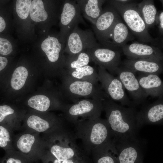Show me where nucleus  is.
Listing matches in <instances>:
<instances>
[{
  "label": "nucleus",
  "instance_id": "nucleus-33",
  "mask_svg": "<svg viewBox=\"0 0 163 163\" xmlns=\"http://www.w3.org/2000/svg\"><path fill=\"white\" fill-rule=\"evenodd\" d=\"M14 112V110L8 105L0 106V123L6 116L13 113Z\"/></svg>",
  "mask_w": 163,
  "mask_h": 163
},
{
  "label": "nucleus",
  "instance_id": "nucleus-9",
  "mask_svg": "<svg viewBox=\"0 0 163 163\" xmlns=\"http://www.w3.org/2000/svg\"><path fill=\"white\" fill-rule=\"evenodd\" d=\"M91 61L105 69L109 73L114 74L115 69L121 61V54L117 50L101 47L86 50Z\"/></svg>",
  "mask_w": 163,
  "mask_h": 163
},
{
  "label": "nucleus",
  "instance_id": "nucleus-24",
  "mask_svg": "<svg viewBox=\"0 0 163 163\" xmlns=\"http://www.w3.org/2000/svg\"><path fill=\"white\" fill-rule=\"evenodd\" d=\"M104 147V149L100 151L97 163H119L113 139L110 141Z\"/></svg>",
  "mask_w": 163,
  "mask_h": 163
},
{
  "label": "nucleus",
  "instance_id": "nucleus-13",
  "mask_svg": "<svg viewBox=\"0 0 163 163\" xmlns=\"http://www.w3.org/2000/svg\"><path fill=\"white\" fill-rule=\"evenodd\" d=\"M137 127L139 130L145 124H162L163 121L162 98L143 107L137 112Z\"/></svg>",
  "mask_w": 163,
  "mask_h": 163
},
{
  "label": "nucleus",
  "instance_id": "nucleus-15",
  "mask_svg": "<svg viewBox=\"0 0 163 163\" xmlns=\"http://www.w3.org/2000/svg\"><path fill=\"white\" fill-rule=\"evenodd\" d=\"M137 79L140 87L148 96L162 98L163 82L158 75L142 73Z\"/></svg>",
  "mask_w": 163,
  "mask_h": 163
},
{
  "label": "nucleus",
  "instance_id": "nucleus-11",
  "mask_svg": "<svg viewBox=\"0 0 163 163\" xmlns=\"http://www.w3.org/2000/svg\"><path fill=\"white\" fill-rule=\"evenodd\" d=\"M129 59H145L162 61L163 54L158 47L135 42L122 47Z\"/></svg>",
  "mask_w": 163,
  "mask_h": 163
},
{
  "label": "nucleus",
  "instance_id": "nucleus-22",
  "mask_svg": "<svg viewBox=\"0 0 163 163\" xmlns=\"http://www.w3.org/2000/svg\"><path fill=\"white\" fill-rule=\"evenodd\" d=\"M89 54L86 51L66 57V72L72 70L88 65L91 61Z\"/></svg>",
  "mask_w": 163,
  "mask_h": 163
},
{
  "label": "nucleus",
  "instance_id": "nucleus-21",
  "mask_svg": "<svg viewBox=\"0 0 163 163\" xmlns=\"http://www.w3.org/2000/svg\"><path fill=\"white\" fill-rule=\"evenodd\" d=\"M65 74L75 79L89 81L96 84H97L98 81L97 72L96 69L88 65L66 72Z\"/></svg>",
  "mask_w": 163,
  "mask_h": 163
},
{
  "label": "nucleus",
  "instance_id": "nucleus-34",
  "mask_svg": "<svg viewBox=\"0 0 163 163\" xmlns=\"http://www.w3.org/2000/svg\"><path fill=\"white\" fill-rule=\"evenodd\" d=\"M155 24L157 26L160 33L161 34L163 33V11H161L157 12L156 15Z\"/></svg>",
  "mask_w": 163,
  "mask_h": 163
},
{
  "label": "nucleus",
  "instance_id": "nucleus-40",
  "mask_svg": "<svg viewBox=\"0 0 163 163\" xmlns=\"http://www.w3.org/2000/svg\"><path fill=\"white\" fill-rule=\"evenodd\" d=\"M54 163H62V162L59 161L57 159L55 160Z\"/></svg>",
  "mask_w": 163,
  "mask_h": 163
},
{
  "label": "nucleus",
  "instance_id": "nucleus-5",
  "mask_svg": "<svg viewBox=\"0 0 163 163\" xmlns=\"http://www.w3.org/2000/svg\"><path fill=\"white\" fill-rule=\"evenodd\" d=\"M59 24V36L61 40L65 44L67 36L76 26L79 24L86 25L82 18L80 7L76 0L62 1Z\"/></svg>",
  "mask_w": 163,
  "mask_h": 163
},
{
  "label": "nucleus",
  "instance_id": "nucleus-12",
  "mask_svg": "<svg viewBox=\"0 0 163 163\" xmlns=\"http://www.w3.org/2000/svg\"><path fill=\"white\" fill-rule=\"evenodd\" d=\"M65 45L59 36L57 37L50 35L44 40L41 45V49L49 62L57 63L65 70L66 56L63 50Z\"/></svg>",
  "mask_w": 163,
  "mask_h": 163
},
{
  "label": "nucleus",
  "instance_id": "nucleus-10",
  "mask_svg": "<svg viewBox=\"0 0 163 163\" xmlns=\"http://www.w3.org/2000/svg\"><path fill=\"white\" fill-rule=\"evenodd\" d=\"M135 73L124 67H118L114 72V74L117 75L125 88L130 94L134 103L139 104L142 103L148 95L140 87Z\"/></svg>",
  "mask_w": 163,
  "mask_h": 163
},
{
  "label": "nucleus",
  "instance_id": "nucleus-8",
  "mask_svg": "<svg viewBox=\"0 0 163 163\" xmlns=\"http://www.w3.org/2000/svg\"><path fill=\"white\" fill-rule=\"evenodd\" d=\"M120 18L116 10L110 5L103 9L102 13L94 25L96 38L106 47L108 34L115 23Z\"/></svg>",
  "mask_w": 163,
  "mask_h": 163
},
{
  "label": "nucleus",
  "instance_id": "nucleus-27",
  "mask_svg": "<svg viewBox=\"0 0 163 163\" xmlns=\"http://www.w3.org/2000/svg\"><path fill=\"white\" fill-rule=\"evenodd\" d=\"M27 124L30 128L39 132H44L50 127L48 121L35 115H31L28 118Z\"/></svg>",
  "mask_w": 163,
  "mask_h": 163
},
{
  "label": "nucleus",
  "instance_id": "nucleus-38",
  "mask_svg": "<svg viewBox=\"0 0 163 163\" xmlns=\"http://www.w3.org/2000/svg\"><path fill=\"white\" fill-rule=\"evenodd\" d=\"M62 163H75L73 161L70 159H67L62 161Z\"/></svg>",
  "mask_w": 163,
  "mask_h": 163
},
{
  "label": "nucleus",
  "instance_id": "nucleus-19",
  "mask_svg": "<svg viewBox=\"0 0 163 163\" xmlns=\"http://www.w3.org/2000/svg\"><path fill=\"white\" fill-rule=\"evenodd\" d=\"M93 125L90 136V140L94 145H99L107 140L110 134H112L107 121L106 122L98 120Z\"/></svg>",
  "mask_w": 163,
  "mask_h": 163
},
{
  "label": "nucleus",
  "instance_id": "nucleus-37",
  "mask_svg": "<svg viewBox=\"0 0 163 163\" xmlns=\"http://www.w3.org/2000/svg\"><path fill=\"white\" fill-rule=\"evenodd\" d=\"M6 163H22L21 161L18 159L10 158L7 161Z\"/></svg>",
  "mask_w": 163,
  "mask_h": 163
},
{
  "label": "nucleus",
  "instance_id": "nucleus-6",
  "mask_svg": "<svg viewBox=\"0 0 163 163\" xmlns=\"http://www.w3.org/2000/svg\"><path fill=\"white\" fill-rule=\"evenodd\" d=\"M97 74L98 81L108 97L113 101L120 102L122 106L132 107L133 104L128 98L125 88L117 77H114L105 69L99 66Z\"/></svg>",
  "mask_w": 163,
  "mask_h": 163
},
{
  "label": "nucleus",
  "instance_id": "nucleus-7",
  "mask_svg": "<svg viewBox=\"0 0 163 163\" xmlns=\"http://www.w3.org/2000/svg\"><path fill=\"white\" fill-rule=\"evenodd\" d=\"M119 163H143V146L136 138L113 139Z\"/></svg>",
  "mask_w": 163,
  "mask_h": 163
},
{
  "label": "nucleus",
  "instance_id": "nucleus-35",
  "mask_svg": "<svg viewBox=\"0 0 163 163\" xmlns=\"http://www.w3.org/2000/svg\"><path fill=\"white\" fill-rule=\"evenodd\" d=\"M8 62V59L6 57L0 56V71L6 66Z\"/></svg>",
  "mask_w": 163,
  "mask_h": 163
},
{
  "label": "nucleus",
  "instance_id": "nucleus-26",
  "mask_svg": "<svg viewBox=\"0 0 163 163\" xmlns=\"http://www.w3.org/2000/svg\"><path fill=\"white\" fill-rule=\"evenodd\" d=\"M28 104L31 107L37 110L44 112L47 110L50 105L49 98L44 95L34 96L29 99Z\"/></svg>",
  "mask_w": 163,
  "mask_h": 163
},
{
  "label": "nucleus",
  "instance_id": "nucleus-3",
  "mask_svg": "<svg viewBox=\"0 0 163 163\" xmlns=\"http://www.w3.org/2000/svg\"><path fill=\"white\" fill-rule=\"evenodd\" d=\"M62 77L64 99L74 101L81 98L104 100L108 97L97 84L89 81L76 79L66 74Z\"/></svg>",
  "mask_w": 163,
  "mask_h": 163
},
{
  "label": "nucleus",
  "instance_id": "nucleus-30",
  "mask_svg": "<svg viewBox=\"0 0 163 163\" xmlns=\"http://www.w3.org/2000/svg\"><path fill=\"white\" fill-rule=\"evenodd\" d=\"M32 1L31 0H17L16 3V11L18 16L25 19L28 16Z\"/></svg>",
  "mask_w": 163,
  "mask_h": 163
},
{
  "label": "nucleus",
  "instance_id": "nucleus-18",
  "mask_svg": "<svg viewBox=\"0 0 163 163\" xmlns=\"http://www.w3.org/2000/svg\"><path fill=\"white\" fill-rule=\"evenodd\" d=\"M105 0H76L83 16L94 25L101 14L102 5Z\"/></svg>",
  "mask_w": 163,
  "mask_h": 163
},
{
  "label": "nucleus",
  "instance_id": "nucleus-25",
  "mask_svg": "<svg viewBox=\"0 0 163 163\" xmlns=\"http://www.w3.org/2000/svg\"><path fill=\"white\" fill-rule=\"evenodd\" d=\"M28 75L27 69L24 66H19L14 71L11 80V85L14 90H18L24 85Z\"/></svg>",
  "mask_w": 163,
  "mask_h": 163
},
{
  "label": "nucleus",
  "instance_id": "nucleus-28",
  "mask_svg": "<svg viewBox=\"0 0 163 163\" xmlns=\"http://www.w3.org/2000/svg\"><path fill=\"white\" fill-rule=\"evenodd\" d=\"M52 154L59 161L62 162L73 157L74 152L70 148H64L58 145H53L50 149Z\"/></svg>",
  "mask_w": 163,
  "mask_h": 163
},
{
  "label": "nucleus",
  "instance_id": "nucleus-31",
  "mask_svg": "<svg viewBox=\"0 0 163 163\" xmlns=\"http://www.w3.org/2000/svg\"><path fill=\"white\" fill-rule=\"evenodd\" d=\"M12 50V47L10 42L7 39L0 37V54L7 55Z\"/></svg>",
  "mask_w": 163,
  "mask_h": 163
},
{
  "label": "nucleus",
  "instance_id": "nucleus-36",
  "mask_svg": "<svg viewBox=\"0 0 163 163\" xmlns=\"http://www.w3.org/2000/svg\"><path fill=\"white\" fill-rule=\"evenodd\" d=\"M6 26V24L5 20L2 17L0 16V33L5 30Z\"/></svg>",
  "mask_w": 163,
  "mask_h": 163
},
{
  "label": "nucleus",
  "instance_id": "nucleus-14",
  "mask_svg": "<svg viewBox=\"0 0 163 163\" xmlns=\"http://www.w3.org/2000/svg\"><path fill=\"white\" fill-rule=\"evenodd\" d=\"M134 38L120 18L114 24L109 33L105 48L116 50L118 47H122L128 41Z\"/></svg>",
  "mask_w": 163,
  "mask_h": 163
},
{
  "label": "nucleus",
  "instance_id": "nucleus-20",
  "mask_svg": "<svg viewBox=\"0 0 163 163\" xmlns=\"http://www.w3.org/2000/svg\"><path fill=\"white\" fill-rule=\"evenodd\" d=\"M137 8L147 28L148 29L153 27L155 24V17L157 13L154 1L143 0L137 4Z\"/></svg>",
  "mask_w": 163,
  "mask_h": 163
},
{
  "label": "nucleus",
  "instance_id": "nucleus-39",
  "mask_svg": "<svg viewBox=\"0 0 163 163\" xmlns=\"http://www.w3.org/2000/svg\"><path fill=\"white\" fill-rule=\"evenodd\" d=\"M118 1L121 2V3H128L129 2H131V1L130 0H117Z\"/></svg>",
  "mask_w": 163,
  "mask_h": 163
},
{
  "label": "nucleus",
  "instance_id": "nucleus-29",
  "mask_svg": "<svg viewBox=\"0 0 163 163\" xmlns=\"http://www.w3.org/2000/svg\"><path fill=\"white\" fill-rule=\"evenodd\" d=\"M35 140V137L34 135L28 133L23 134L17 141V147L21 152L28 153L31 150Z\"/></svg>",
  "mask_w": 163,
  "mask_h": 163
},
{
  "label": "nucleus",
  "instance_id": "nucleus-16",
  "mask_svg": "<svg viewBox=\"0 0 163 163\" xmlns=\"http://www.w3.org/2000/svg\"><path fill=\"white\" fill-rule=\"evenodd\" d=\"M162 61L145 59H126L124 67L135 73L137 72L147 74H160L163 72Z\"/></svg>",
  "mask_w": 163,
  "mask_h": 163
},
{
  "label": "nucleus",
  "instance_id": "nucleus-1",
  "mask_svg": "<svg viewBox=\"0 0 163 163\" xmlns=\"http://www.w3.org/2000/svg\"><path fill=\"white\" fill-rule=\"evenodd\" d=\"M102 104L113 138H137L139 130L135 108L125 107L108 97L103 101Z\"/></svg>",
  "mask_w": 163,
  "mask_h": 163
},
{
  "label": "nucleus",
  "instance_id": "nucleus-32",
  "mask_svg": "<svg viewBox=\"0 0 163 163\" xmlns=\"http://www.w3.org/2000/svg\"><path fill=\"white\" fill-rule=\"evenodd\" d=\"M10 140L8 131L4 127L0 126V146L2 147L6 146L8 142Z\"/></svg>",
  "mask_w": 163,
  "mask_h": 163
},
{
  "label": "nucleus",
  "instance_id": "nucleus-17",
  "mask_svg": "<svg viewBox=\"0 0 163 163\" xmlns=\"http://www.w3.org/2000/svg\"><path fill=\"white\" fill-rule=\"evenodd\" d=\"M103 101L97 99H82L70 107L69 114L72 116H76L93 113L98 117L103 108Z\"/></svg>",
  "mask_w": 163,
  "mask_h": 163
},
{
  "label": "nucleus",
  "instance_id": "nucleus-4",
  "mask_svg": "<svg viewBox=\"0 0 163 163\" xmlns=\"http://www.w3.org/2000/svg\"><path fill=\"white\" fill-rule=\"evenodd\" d=\"M94 33L89 29L83 30L76 26L67 36L63 53L74 55L88 50L101 47Z\"/></svg>",
  "mask_w": 163,
  "mask_h": 163
},
{
  "label": "nucleus",
  "instance_id": "nucleus-2",
  "mask_svg": "<svg viewBox=\"0 0 163 163\" xmlns=\"http://www.w3.org/2000/svg\"><path fill=\"white\" fill-rule=\"evenodd\" d=\"M122 18L127 26L138 40L141 42L156 43L157 40L149 33L137 8V4L129 2L123 3L117 0L107 1Z\"/></svg>",
  "mask_w": 163,
  "mask_h": 163
},
{
  "label": "nucleus",
  "instance_id": "nucleus-23",
  "mask_svg": "<svg viewBox=\"0 0 163 163\" xmlns=\"http://www.w3.org/2000/svg\"><path fill=\"white\" fill-rule=\"evenodd\" d=\"M29 14L31 19L36 22L47 21L50 16L43 2L41 0L32 1Z\"/></svg>",
  "mask_w": 163,
  "mask_h": 163
}]
</instances>
